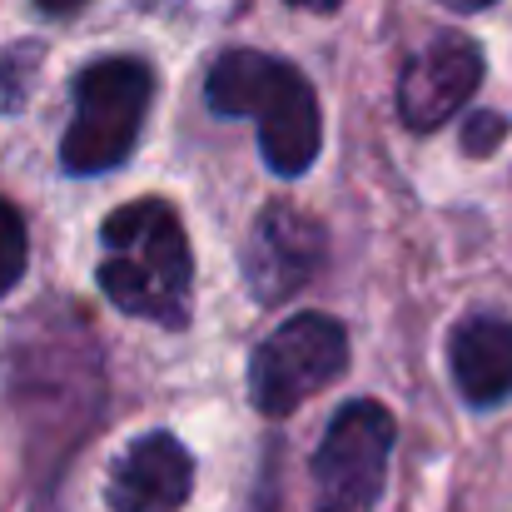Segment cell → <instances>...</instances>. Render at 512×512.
Here are the masks:
<instances>
[{"label":"cell","instance_id":"obj_1","mask_svg":"<svg viewBox=\"0 0 512 512\" xmlns=\"http://www.w3.org/2000/svg\"><path fill=\"white\" fill-rule=\"evenodd\" d=\"M100 294L145 324L184 329L194 314V254L170 199H130L100 224Z\"/></svg>","mask_w":512,"mask_h":512},{"label":"cell","instance_id":"obj_2","mask_svg":"<svg viewBox=\"0 0 512 512\" xmlns=\"http://www.w3.org/2000/svg\"><path fill=\"white\" fill-rule=\"evenodd\" d=\"M204 105L219 120H254L259 155L279 179L314 170L324 150V110L299 65L264 50H224L204 75Z\"/></svg>","mask_w":512,"mask_h":512},{"label":"cell","instance_id":"obj_3","mask_svg":"<svg viewBox=\"0 0 512 512\" xmlns=\"http://www.w3.org/2000/svg\"><path fill=\"white\" fill-rule=\"evenodd\" d=\"M70 95H75V115L60 140V170L80 179L120 170L140 145L155 100V70L135 55H105L75 75Z\"/></svg>","mask_w":512,"mask_h":512},{"label":"cell","instance_id":"obj_4","mask_svg":"<svg viewBox=\"0 0 512 512\" xmlns=\"http://www.w3.org/2000/svg\"><path fill=\"white\" fill-rule=\"evenodd\" d=\"M398 423L378 398H348L329 418L314 458H309V483H314V512H368L383 493L388 458H393Z\"/></svg>","mask_w":512,"mask_h":512},{"label":"cell","instance_id":"obj_5","mask_svg":"<svg viewBox=\"0 0 512 512\" xmlns=\"http://www.w3.org/2000/svg\"><path fill=\"white\" fill-rule=\"evenodd\" d=\"M348 368V329L334 314L284 319L249 358V403L259 418H289Z\"/></svg>","mask_w":512,"mask_h":512},{"label":"cell","instance_id":"obj_6","mask_svg":"<svg viewBox=\"0 0 512 512\" xmlns=\"http://www.w3.org/2000/svg\"><path fill=\"white\" fill-rule=\"evenodd\" d=\"M483 70L488 60L473 35L463 30L428 35V45H418L398 70V120L413 135H433L473 100V90L483 85Z\"/></svg>","mask_w":512,"mask_h":512},{"label":"cell","instance_id":"obj_7","mask_svg":"<svg viewBox=\"0 0 512 512\" xmlns=\"http://www.w3.org/2000/svg\"><path fill=\"white\" fill-rule=\"evenodd\" d=\"M329 259V234L314 214L274 199L259 209L249 239H244V284L254 304H284L299 294Z\"/></svg>","mask_w":512,"mask_h":512},{"label":"cell","instance_id":"obj_8","mask_svg":"<svg viewBox=\"0 0 512 512\" xmlns=\"http://www.w3.org/2000/svg\"><path fill=\"white\" fill-rule=\"evenodd\" d=\"M189 493H194V458L165 428L130 438L105 478L110 512H179Z\"/></svg>","mask_w":512,"mask_h":512},{"label":"cell","instance_id":"obj_9","mask_svg":"<svg viewBox=\"0 0 512 512\" xmlns=\"http://www.w3.org/2000/svg\"><path fill=\"white\" fill-rule=\"evenodd\" d=\"M448 368L468 408H498L512 398V319L468 314L448 334Z\"/></svg>","mask_w":512,"mask_h":512},{"label":"cell","instance_id":"obj_10","mask_svg":"<svg viewBox=\"0 0 512 512\" xmlns=\"http://www.w3.org/2000/svg\"><path fill=\"white\" fill-rule=\"evenodd\" d=\"M30 264V239H25V219L10 199H0V299L25 279Z\"/></svg>","mask_w":512,"mask_h":512},{"label":"cell","instance_id":"obj_11","mask_svg":"<svg viewBox=\"0 0 512 512\" xmlns=\"http://www.w3.org/2000/svg\"><path fill=\"white\" fill-rule=\"evenodd\" d=\"M40 65V45L25 40V45H10L0 55V110H20L25 105V80L35 75Z\"/></svg>","mask_w":512,"mask_h":512},{"label":"cell","instance_id":"obj_12","mask_svg":"<svg viewBox=\"0 0 512 512\" xmlns=\"http://www.w3.org/2000/svg\"><path fill=\"white\" fill-rule=\"evenodd\" d=\"M508 115H498V110H473L468 115V125H463V155H473V160H488L503 140H508Z\"/></svg>","mask_w":512,"mask_h":512},{"label":"cell","instance_id":"obj_13","mask_svg":"<svg viewBox=\"0 0 512 512\" xmlns=\"http://www.w3.org/2000/svg\"><path fill=\"white\" fill-rule=\"evenodd\" d=\"M35 5H40L45 15H75V10H80L85 0H35Z\"/></svg>","mask_w":512,"mask_h":512},{"label":"cell","instance_id":"obj_14","mask_svg":"<svg viewBox=\"0 0 512 512\" xmlns=\"http://www.w3.org/2000/svg\"><path fill=\"white\" fill-rule=\"evenodd\" d=\"M289 5H299V10H314V15H334L343 0H289Z\"/></svg>","mask_w":512,"mask_h":512},{"label":"cell","instance_id":"obj_15","mask_svg":"<svg viewBox=\"0 0 512 512\" xmlns=\"http://www.w3.org/2000/svg\"><path fill=\"white\" fill-rule=\"evenodd\" d=\"M448 5H453V10H488L493 0H448Z\"/></svg>","mask_w":512,"mask_h":512}]
</instances>
